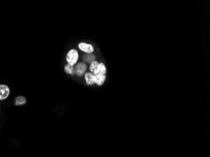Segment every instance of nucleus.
Instances as JSON below:
<instances>
[{"label": "nucleus", "instance_id": "f03ea898", "mask_svg": "<svg viewBox=\"0 0 210 157\" xmlns=\"http://www.w3.org/2000/svg\"><path fill=\"white\" fill-rule=\"evenodd\" d=\"M87 64L84 62L77 63L76 64V66L74 67L76 71V74L78 77H82L84 76L86 71L87 70Z\"/></svg>", "mask_w": 210, "mask_h": 157}, {"label": "nucleus", "instance_id": "9d476101", "mask_svg": "<svg viewBox=\"0 0 210 157\" xmlns=\"http://www.w3.org/2000/svg\"><path fill=\"white\" fill-rule=\"evenodd\" d=\"M106 67L104 63L103 62H99V64L98 65V67L97 69V71L95 73V74H102V75H106Z\"/></svg>", "mask_w": 210, "mask_h": 157}, {"label": "nucleus", "instance_id": "6e6552de", "mask_svg": "<svg viewBox=\"0 0 210 157\" xmlns=\"http://www.w3.org/2000/svg\"><path fill=\"white\" fill-rule=\"evenodd\" d=\"M83 59L84 60V62L91 64L94 60H96V57L93 53H86L83 56Z\"/></svg>", "mask_w": 210, "mask_h": 157}, {"label": "nucleus", "instance_id": "9b49d317", "mask_svg": "<svg viewBox=\"0 0 210 157\" xmlns=\"http://www.w3.org/2000/svg\"><path fill=\"white\" fill-rule=\"evenodd\" d=\"M99 64V62L97 60H94V62L91 63L90 65V72L93 73V74H95V73H96V72L97 71V69H98Z\"/></svg>", "mask_w": 210, "mask_h": 157}, {"label": "nucleus", "instance_id": "f257e3e1", "mask_svg": "<svg viewBox=\"0 0 210 157\" xmlns=\"http://www.w3.org/2000/svg\"><path fill=\"white\" fill-rule=\"evenodd\" d=\"M65 59L68 64L73 66L77 64L79 59V53L78 50L74 49H71L67 52Z\"/></svg>", "mask_w": 210, "mask_h": 157}, {"label": "nucleus", "instance_id": "39448f33", "mask_svg": "<svg viewBox=\"0 0 210 157\" xmlns=\"http://www.w3.org/2000/svg\"><path fill=\"white\" fill-rule=\"evenodd\" d=\"M84 79L86 84L88 86H93L95 84L94 83V74L90 72L85 73Z\"/></svg>", "mask_w": 210, "mask_h": 157}, {"label": "nucleus", "instance_id": "7ed1b4c3", "mask_svg": "<svg viewBox=\"0 0 210 157\" xmlns=\"http://www.w3.org/2000/svg\"><path fill=\"white\" fill-rule=\"evenodd\" d=\"M10 94V89L6 84H0V101L7 99Z\"/></svg>", "mask_w": 210, "mask_h": 157}, {"label": "nucleus", "instance_id": "20e7f679", "mask_svg": "<svg viewBox=\"0 0 210 157\" xmlns=\"http://www.w3.org/2000/svg\"><path fill=\"white\" fill-rule=\"evenodd\" d=\"M79 49L86 53H93L94 50V48L93 45L85 42H80L78 44Z\"/></svg>", "mask_w": 210, "mask_h": 157}, {"label": "nucleus", "instance_id": "f8f14e48", "mask_svg": "<svg viewBox=\"0 0 210 157\" xmlns=\"http://www.w3.org/2000/svg\"><path fill=\"white\" fill-rule=\"evenodd\" d=\"M0 114H1V113H0Z\"/></svg>", "mask_w": 210, "mask_h": 157}, {"label": "nucleus", "instance_id": "0eeeda50", "mask_svg": "<svg viewBox=\"0 0 210 157\" xmlns=\"http://www.w3.org/2000/svg\"><path fill=\"white\" fill-rule=\"evenodd\" d=\"M26 99L25 96L23 95H18V96L16 97L14 99V105L16 106H23L26 104Z\"/></svg>", "mask_w": 210, "mask_h": 157}, {"label": "nucleus", "instance_id": "423d86ee", "mask_svg": "<svg viewBox=\"0 0 210 157\" xmlns=\"http://www.w3.org/2000/svg\"><path fill=\"white\" fill-rule=\"evenodd\" d=\"M106 79V75L102 74H96L94 75V83L96 84L98 86H102Z\"/></svg>", "mask_w": 210, "mask_h": 157}, {"label": "nucleus", "instance_id": "1a4fd4ad", "mask_svg": "<svg viewBox=\"0 0 210 157\" xmlns=\"http://www.w3.org/2000/svg\"><path fill=\"white\" fill-rule=\"evenodd\" d=\"M64 69L65 72L67 74L71 75V76H74V75L76 74L75 68H74V66H73V65L67 64L66 65H65V66L64 67Z\"/></svg>", "mask_w": 210, "mask_h": 157}]
</instances>
